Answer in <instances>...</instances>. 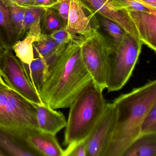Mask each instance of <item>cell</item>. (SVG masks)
Here are the masks:
<instances>
[{"mask_svg":"<svg viewBox=\"0 0 156 156\" xmlns=\"http://www.w3.org/2000/svg\"><path fill=\"white\" fill-rule=\"evenodd\" d=\"M106 104L103 91L93 81L88 84L69 107L64 145L68 146L86 139L103 115Z\"/></svg>","mask_w":156,"mask_h":156,"instance_id":"obj_3","label":"cell"},{"mask_svg":"<svg viewBox=\"0 0 156 156\" xmlns=\"http://www.w3.org/2000/svg\"><path fill=\"white\" fill-rule=\"evenodd\" d=\"M87 3L92 9L119 25L124 31L138 41H140L135 25L128 15L126 11L123 9L114 0H80Z\"/></svg>","mask_w":156,"mask_h":156,"instance_id":"obj_9","label":"cell"},{"mask_svg":"<svg viewBox=\"0 0 156 156\" xmlns=\"http://www.w3.org/2000/svg\"><path fill=\"white\" fill-rule=\"evenodd\" d=\"M65 26L55 10L52 8L45 9L41 21V29L43 34L49 35L55 31Z\"/></svg>","mask_w":156,"mask_h":156,"instance_id":"obj_19","label":"cell"},{"mask_svg":"<svg viewBox=\"0 0 156 156\" xmlns=\"http://www.w3.org/2000/svg\"><path fill=\"white\" fill-rule=\"evenodd\" d=\"M113 103L116 108V120L105 156H122L140 136L142 120L156 104V80H149L144 85L120 95Z\"/></svg>","mask_w":156,"mask_h":156,"instance_id":"obj_2","label":"cell"},{"mask_svg":"<svg viewBox=\"0 0 156 156\" xmlns=\"http://www.w3.org/2000/svg\"><path fill=\"white\" fill-rule=\"evenodd\" d=\"M37 7L47 9L52 8L59 0H33Z\"/></svg>","mask_w":156,"mask_h":156,"instance_id":"obj_29","label":"cell"},{"mask_svg":"<svg viewBox=\"0 0 156 156\" xmlns=\"http://www.w3.org/2000/svg\"><path fill=\"white\" fill-rule=\"evenodd\" d=\"M34 105L36 109L39 130L56 135L65 127L66 120L62 112L56 111L44 104Z\"/></svg>","mask_w":156,"mask_h":156,"instance_id":"obj_13","label":"cell"},{"mask_svg":"<svg viewBox=\"0 0 156 156\" xmlns=\"http://www.w3.org/2000/svg\"><path fill=\"white\" fill-rule=\"evenodd\" d=\"M37 129L34 104L6 84L0 86V130L25 140L29 132Z\"/></svg>","mask_w":156,"mask_h":156,"instance_id":"obj_4","label":"cell"},{"mask_svg":"<svg viewBox=\"0 0 156 156\" xmlns=\"http://www.w3.org/2000/svg\"><path fill=\"white\" fill-rule=\"evenodd\" d=\"M0 149L7 156H39L25 140L2 130H0Z\"/></svg>","mask_w":156,"mask_h":156,"instance_id":"obj_15","label":"cell"},{"mask_svg":"<svg viewBox=\"0 0 156 156\" xmlns=\"http://www.w3.org/2000/svg\"><path fill=\"white\" fill-rule=\"evenodd\" d=\"M7 156V155L1 149H0V156Z\"/></svg>","mask_w":156,"mask_h":156,"instance_id":"obj_35","label":"cell"},{"mask_svg":"<svg viewBox=\"0 0 156 156\" xmlns=\"http://www.w3.org/2000/svg\"><path fill=\"white\" fill-rule=\"evenodd\" d=\"M142 44L125 32L120 42L112 45L107 72L108 92L119 91L127 83L138 61Z\"/></svg>","mask_w":156,"mask_h":156,"instance_id":"obj_5","label":"cell"},{"mask_svg":"<svg viewBox=\"0 0 156 156\" xmlns=\"http://www.w3.org/2000/svg\"><path fill=\"white\" fill-rule=\"evenodd\" d=\"M7 5L11 18L16 31L18 40L20 41L23 37V22L26 9L19 6L14 0H2Z\"/></svg>","mask_w":156,"mask_h":156,"instance_id":"obj_20","label":"cell"},{"mask_svg":"<svg viewBox=\"0 0 156 156\" xmlns=\"http://www.w3.org/2000/svg\"><path fill=\"white\" fill-rule=\"evenodd\" d=\"M79 41L71 42L50 67L39 94L53 109L69 108L92 78L83 62Z\"/></svg>","mask_w":156,"mask_h":156,"instance_id":"obj_1","label":"cell"},{"mask_svg":"<svg viewBox=\"0 0 156 156\" xmlns=\"http://www.w3.org/2000/svg\"><path fill=\"white\" fill-rule=\"evenodd\" d=\"M101 24L104 30L113 38V46H115L120 42L125 32L119 24L103 17L101 19Z\"/></svg>","mask_w":156,"mask_h":156,"instance_id":"obj_22","label":"cell"},{"mask_svg":"<svg viewBox=\"0 0 156 156\" xmlns=\"http://www.w3.org/2000/svg\"><path fill=\"white\" fill-rule=\"evenodd\" d=\"M14 1L19 6L24 9L38 7L35 5L33 0H14Z\"/></svg>","mask_w":156,"mask_h":156,"instance_id":"obj_30","label":"cell"},{"mask_svg":"<svg viewBox=\"0 0 156 156\" xmlns=\"http://www.w3.org/2000/svg\"><path fill=\"white\" fill-rule=\"evenodd\" d=\"M114 1L121 9L126 10H133L150 12L145 6L135 0H114Z\"/></svg>","mask_w":156,"mask_h":156,"instance_id":"obj_28","label":"cell"},{"mask_svg":"<svg viewBox=\"0 0 156 156\" xmlns=\"http://www.w3.org/2000/svg\"><path fill=\"white\" fill-rule=\"evenodd\" d=\"M0 75L9 87L28 101L36 105L44 104L29 82L21 63L12 49L5 50L0 56Z\"/></svg>","mask_w":156,"mask_h":156,"instance_id":"obj_7","label":"cell"},{"mask_svg":"<svg viewBox=\"0 0 156 156\" xmlns=\"http://www.w3.org/2000/svg\"><path fill=\"white\" fill-rule=\"evenodd\" d=\"M156 133V104L147 112L142 120L140 135Z\"/></svg>","mask_w":156,"mask_h":156,"instance_id":"obj_25","label":"cell"},{"mask_svg":"<svg viewBox=\"0 0 156 156\" xmlns=\"http://www.w3.org/2000/svg\"><path fill=\"white\" fill-rule=\"evenodd\" d=\"M25 140L39 156H63L64 150L55 135L34 129L27 134Z\"/></svg>","mask_w":156,"mask_h":156,"instance_id":"obj_12","label":"cell"},{"mask_svg":"<svg viewBox=\"0 0 156 156\" xmlns=\"http://www.w3.org/2000/svg\"><path fill=\"white\" fill-rule=\"evenodd\" d=\"M122 156H156V133L140 136Z\"/></svg>","mask_w":156,"mask_h":156,"instance_id":"obj_18","label":"cell"},{"mask_svg":"<svg viewBox=\"0 0 156 156\" xmlns=\"http://www.w3.org/2000/svg\"><path fill=\"white\" fill-rule=\"evenodd\" d=\"M81 54L85 66L92 81L102 91L106 88L107 72L112 44L97 30L80 42Z\"/></svg>","mask_w":156,"mask_h":156,"instance_id":"obj_6","label":"cell"},{"mask_svg":"<svg viewBox=\"0 0 156 156\" xmlns=\"http://www.w3.org/2000/svg\"><path fill=\"white\" fill-rule=\"evenodd\" d=\"M21 63L29 82L39 94L49 72L46 61L44 57H35L30 64Z\"/></svg>","mask_w":156,"mask_h":156,"instance_id":"obj_17","label":"cell"},{"mask_svg":"<svg viewBox=\"0 0 156 156\" xmlns=\"http://www.w3.org/2000/svg\"><path fill=\"white\" fill-rule=\"evenodd\" d=\"M135 1L137 2H139L140 4H142L143 6H145V7H146V8H147V9L150 11V12H151V13H156V10H154L153 9L149 8V7H147V5H146V4H145V3H144V2L141 1V0H135Z\"/></svg>","mask_w":156,"mask_h":156,"instance_id":"obj_32","label":"cell"},{"mask_svg":"<svg viewBox=\"0 0 156 156\" xmlns=\"http://www.w3.org/2000/svg\"><path fill=\"white\" fill-rule=\"evenodd\" d=\"M42 17L31 26L23 40L18 41L12 46V50L21 62L29 65L34 59V44L40 41L43 35L41 29Z\"/></svg>","mask_w":156,"mask_h":156,"instance_id":"obj_14","label":"cell"},{"mask_svg":"<svg viewBox=\"0 0 156 156\" xmlns=\"http://www.w3.org/2000/svg\"><path fill=\"white\" fill-rule=\"evenodd\" d=\"M83 8L80 0H71L66 27L72 35L76 37L79 35L84 39L89 37L95 29Z\"/></svg>","mask_w":156,"mask_h":156,"instance_id":"obj_11","label":"cell"},{"mask_svg":"<svg viewBox=\"0 0 156 156\" xmlns=\"http://www.w3.org/2000/svg\"><path fill=\"white\" fill-rule=\"evenodd\" d=\"M49 35L58 46H64L71 42H81L83 40L71 34L66 26L55 31Z\"/></svg>","mask_w":156,"mask_h":156,"instance_id":"obj_24","label":"cell"},{"mask_svg":"<svg viewBox=\"0 0 156 156\" xmlns=\"http://www.w3.org/2000/svg\"><path fill=\"white\" fill-rule=\"evenodd\" d=\"M128 15L135 25L142 44L156 51V13L127 10Z\"/></svg>","mask_w":156,"mask_h":156,"instance_id":"obj_10","label":"cell"},{"mask_svg":"<svg viewBox=\"0 0 156 156\" xmlns=\"http://www.w3.org/2000/svg\"><path fill=\"white\" fill-rule=\"evenodd\" d=\"M18 41L9 9L5 2L0 0V41L6 50L12 49Z\"/></svg>","mask_w":156,"mask_h":156,"instance_id":"obj_16","label":"cell"},{"mask_svg":"<svg viewBox=\"0 0 156 156\" xmlns=\"http://www.w3.org/2000/svg\"><path fill=\"white\" fill-rule=\"evenodd\" d=\"M63 156H87L86 140L67 146L64 150Z\"/></svg>","mask_w":156,"mask_h":156,"instance_id":"obj_26","label":"cell"},{"mask_svg":"<svg viewBox=\"0 0 156 156\" xmlns=\"http://www.w3.org/2000/svg\"><path fill=\"white\" fill-rule=\"evenodd\" d=\"M5 50H5L4 46H3L2 44L1 41H0V56H1L2 55H3V54L4 53V52H5Z\"/></svg>","mask_w":156,"mask_h":156,"instance_id":"obj_33","label":"cell"},{"mask_svg":"<svg viewBox=\"0 0 156 156\" xmlns=\"http://www.w3.org/2000/svg\"><path fill=\"white\" fill-rule=\"evenodd\" d=\"M70 2L71 0H59L57 3L52 7L53 9L56 11L66 26L70 10Z\"/></svg>","mask_w":156,"mask_h":156,"instance_id":"obj_27","label":"cell"},{"mask_svg":"<svg viewBox=\"0 0 156 156\" xmlns=\"http://www.w3.org/2000/svg\"><path fill=\"white\" fill-rule=\"evenodd\" d=\"M117 110L113 103H107L103 115L86 139L87 156H105L114 133Z\"/></svg>","mask_w":156,"mask_h":156,"instance_id":"obj_8","label":"cell"},{"mask_svg":"<svg viewBox=\"0 0 156 156\" xmlns=\"http://www.w3.org/2000/svg\"><path fill=\"white\" fill-rule=\"evenodd\" d=\"M57 47L50 35L43 34L41 40L34 44V58L44 57L55 51Z\"/></svg>","mask_w":156,"mask_h":156,"instance_id":"obj_21","label":"cell"},{"mask_svg":"<svg viewBox=\"0 0 156 156\" xmlns=\"http://www.w3.org/2000/svg\"><path fill=\"white\" fill-rule=\"evenodd\" d=\"M149 8L156 10V0H141Z\"/></svg>","mask_w":156,"mask_h":156,"instance_id":"obj_31","label":"cell"},{"mask_svg":"<svg viewBox=\"0 0 156 156\" xmlns=\"http://www.w3.org/2000/svg\"><path fill=\"white\" fill-rule=\"evenodd\" d=\"M45 10V9L39 7H32L25 9L23 22V38L34 23L39 18L42 17Z\"/></svg>","mask_w":156,"mask_h":156,"instance_id":"obj_23","label":"cell"},{"mask_svg":"<svg viewBox=\"0 0 156 156\" xmlns=\"http://www.w3.org/2000/svg\"><path fill=\"white\" fill-rule=\"evenodd\" d=\"M5 84H6V83H5L4 81H3V79H2L1 76L0 75V86H2Z\"/></svg>","mask_w":156,"mask_h":156,"instance_id":"obj_34","label":"cell"}]
</instances>
